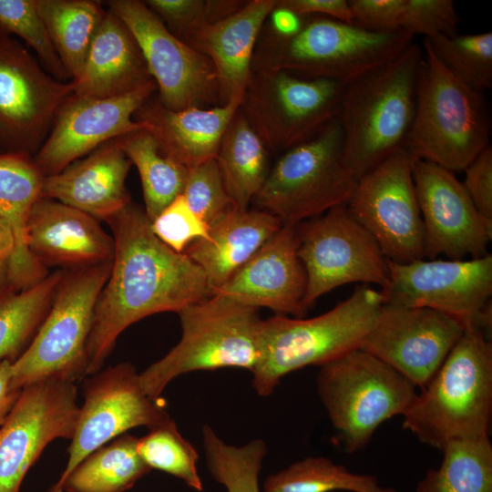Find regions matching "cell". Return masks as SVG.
I'll return each instance as SVG.
<instances>
[{
    "label": "cell",
    "instance_id": "18",
    "mask_svg": "<svg viewBox=\"0 0 492 492\" xmlns=\"http://www.w3.org/2000/svg\"><path fill=\"white\" fill-rule=\"evenodd\" d=\"M80 406L76 382L25 386L0 426V492H19L24 477L55 439H71Z\"/></svg>",
    "mask_w": 492,
    "mask_h": 492
},
{
    "label": "cell",
    "instance_id": "3",
    "mask_svg": "<svg viewBox=\"0 0 492 492\" xmlns=\"http://www.w3.org/2000/svg\"><path fill=\"white\" fill-rule=\"evenodd\" d=\"M404 414L403 427L442 450L449 442L489 437L492 342L467 327L429 383Z\"/></svg>",
    "mask_w": 492,
    "mask_h": 492
},
{
    "label": "cell",
    "instance_id": "34",
    "mask_svg": "<svg viewBox=\"0 0 492 492\" xmlns=\"http://www.w3.org/2000/svg\"><path fill=\"white\" fill-rule=\"evenodd\" d=\"M63 272L57 269L28 289L0 292V362L14 363L29 345L47 314Z\"/></svg>",
    "mask_w": 492,
    "mask_h": 492
},
{
    "label": "cell",
    "instance_id": "6",
    "mask_svg": "<svg viewBox=\"0 0 492 492\" xmlns=\"http://www.w3.org/2000/svg\"><path fill=\"white\" fill-rule=\"evenodd\" d=\"M415 112L405 149L452 172L489 145L491 120L483 92L454 77L423 42Z\"/></svg>",
    "mask_w": 492,
    "mask_h": 492
},
{
    "label": "cell",
    "instance_id": "49",
    "mask_svg": "<svg viewBox=\"0 0 492 492\" xmlns=\"http://www.w3.org/2000/svg\"><path fill=\"white\" fill-rule=\"evenodd\" d=\"M15 250V242L13 232L6 223L0 219V292L6 290Z\"/></svg>",
    "mask_w": 492,
    "mask_h": 492
},
{
    "label": "cell",
    "instance_id": "51",
    "mask_svg": "<svg viewBox=\"0 0 492 492\" xmlns=\"http://www.w3.org/2000/svg\"><path fill=\"white\" fill-rule=\"evenodd\" d=\"M247 1L205 0L206 13L210 25L220 22L238 12Z\"/></svg>",
    "mask_w": 492,
    "mask_h": 492
},
{
    "label": "cell",
    "instance_id": "21",
    "mask_svg": "<svg viewBox=\"0 0 492 492\" xmlns=\"http://www.w3.org/2000/svg\"><path fill=\"white\" fill-rule=\"evenodd\" d=\"M413 180L424 227V256L449 260L487 254L492 220L475 207L455 173L433 162L415 159Z\"/></svg>",
    "mask_w": 492,
    "mask_h": 492
},
{
    "label": "cell",
    "instance_id": "12",
    "mask_svg": "<svg viewBox=\"0 0 492 492\" xmlns=\"http://www.w3.org/2000/svg\"><path fill=\"white\" fill-rule=\"evenodd\" d=\"M297 254L304 267L308 310L333 289L354 282L389 285L387 259L374 238L351 215L346 205L295 226Z\"/></svg>",
    "mask_w": 492,
    "mask_h": 492
},
{
    "label": "cell",
    "instance_id": "11",
    "mask_svg": "<svg viewBox=\"0 0 492 492\" xmlns=\"http://www.w3.org/2000/svg\"><path fill=\"white\" fill-rule=\"evenodd\" d=\"M343 88L287 71H252L240 108L271 154H282L337 117Z\"/></svg>",
    "mask_w": 492,
    "mask_h": 492
},
{
    "label": "cell",
    "instance_id": "38",
    "mask_svg": "<svg viewBox=\"0 0 492 492\" xmlns=\"http://www.w3.org/2000/svg\"><path fill=\"white\" fill-rule=\"evenodd\" d=\"M427 42L446 69L469 87H492V33L439 36Z\"/></svg>",
    "mask_w": 492,
    "mask_h": 492
},
{
    "label": "cell",
    "instance_id": "44",
    "mask_svg": "<svg viewBox=\"0 0 492 492\" xmlns=\"http://www.w3.org/2000/svg\"><path fill=\"white\" fill-rule=\"evenodd\" d=\"M166 27L190 47L210 26L205 0H146Z\"/></svg>",
    "mask_w": 492,
    "mask_h": 492
},
{
    "label": "cell",
    "instance_id": "39",
    "mask_svg": "<svg viewBox=\"0 0 492 492\" xmlns=\"http://www.w3.org/2000/svg\"><path fill=\"white\" fill-rule=\"evenodd\" d=\"M139 456L151 469H158L183 481L198 492L203 484L198 471L199 454L178 430L173 419L152 428L138 438Z\"/></svg>",
    "mask_w": 492,
    "mask_h": 492
},
{
    "label": "cell",
    "instance_id": "9",
    "mask_svg": "<svg viewBox=\"0 0 492 492\" xmlns=\"http://www.w3.org/2000/svg\"><path fill=\"white\" fill-rule=\"evenodd\" d=\"M111 263L63 270L46 316L29 345L12 363L15 389L48 379L77 382L87 375V343Z\"/></svg>",
    "mask_w": 492,
    "mask_h": 492
},
{
    "label": "cell",
    "instance_id": "31",
    "mask_svg": "<svg viewBox=\"0 0 492 492\" xmlns=\"http://www.w3.org/2000/svg\"><path fill=\"white\" fill-rule=\"evenodd\" d=\"M49 37L69 78L81 74L107 10L94 0H36Z\"/></svg>",
    "mask_w": 492,
    "mask_h": 492
},
{
    "label": "cell",
    "instance_id": "5",
    "mask_svg": "<svg viewBox=\"0 0 492 492\" xmlns=\"http://www.w3.org/2000/svg\"><path fill=\"white\" fill-rule=\"evenodd\" d=\"M383 303L381 291L363 284L318 316L275 315L262 320L260 358L251 372L255 392L269 396L286 374L309 365L320 366L360 348Z\"/></svg>",
    "mask_w": 492,
    "mask_h": 492
},
{
    "label": "cell",
    "instance_id": "7",
    "mask_svg": "<svg viewBox=\"0 0 492 492\" xmlns=\"http://www.w3.org/2000/svg\"><path fill=\"white\" fill-rule=\"evenodd\" d=\"M177 313L180 340L139 374L142 389L151 399L161 400L167 385L184 374L226 367L254 370L262 321L258 309L213 294Z\"/></svg>",
    "mask_w": 492,
    "mask_h": 492
},
{
    "label": "cell",
    "instance_id": "22",
    "mask_svg": "<svg viewBox=\"0 0 492 492\" xmlns=\"http://www.w3.org/2000/svg\"><path fill=\"white\" fill-rule=\"evenodd\" d=\"M306 286V272L297 254L295 226L282 225L210 295H224L256 309L269 308L280 316L303 318Z\"/></svg>",
    "mask_w": 492,
    "mask_h": 492
},
{
    "label": "cell",
    "instance_id": "13",
    "mask_svg": "<svg viewBox=\"0 0 492 492\" xmlns=\"http://www.w3.org/2000/svg\"><path fill=\"white\" fill-rule=\"evenodd\" d=\"M384 303L436 310L486 333L492 323V255L470 260H387Z\"/></svg>",
    "mask_w": 492,
    "mask_h": 492
},
{
    "label": "cell",
    "instance_id": "29",
    "mask_svg": "<svg viewBox=\"0 0 492 492\" xmlns=\"http://www.w3.org/2000/svg\"><path fill=\"white\" fill-rule=\"evenodd\" d=\"M44 178L32 157L0 154V219L12 231L15 242L7 291L28 289L49 273L31 255L26 239L29 214L41 198Z\"/></svg>",
    "mask_w": 492,
    "mask_h": 492
},
{
    "label": "cell",
    "instance_id": "4",
    "mask_svg": "<svg viewBox=\"0 0 492 492\" xmlns=\"http://www.w3.org/2000/svg\"><path fill=\"white\" fill-rule=\"evenodd\" d=\"M414 36L399 29L371 32L323 15H305L295 35L283 37L262 27L252 71H287L347 86L390 63Z\"/></svg>",
    "mask_w": 492,
    "mask_h": 492
},
{
    "label": "cell",
    "instance_id": "35",
    "mask_svg": "<svg viewBox=\"0 0 492 492\" xmlns=\"http://www.w3.org/2000/svg\"><path fill=\"white\" fill-rule=\"evenodd\" d=\"M438 468L429 469L415 492H492L489 437L449 442Z\"/></svg>",
    "mask_w": 492,
    "mask_h": 492
},
{
    "label": "cell",
    "instance_id": "26",
    "mask_svg": "<svg viewBox=\"0 0 492 492\" xmlns=\"http://www.w3.org/2000/svg\"><path fill=\"white\" fill-rule=\"evenodd\" d=\"M275 5L276 0L247 1L232 15L210 25L193 43L191 47L214 66L221 105L241 102L260 34Z\"/></svg>",
    "mask_w": 492,
    "mask_h": 492
},
{
    "label": "cell",
    "instance_id": "20",
    "mask_svg": "<svg viewBox=\"0 0 492 492\" xmlns=\"http://www.w3.org/2000/svg\"><path fill=\"white\" fill-rule=\"evenodd\" d=\"M157 91L154 80L126 94L97 98L69 95L60 106L50 132L33 157L44 177L56 174L103 144L146 128L134 118Z\"/></svg>",
    "mask_w": 492,
    "mask_h": 492
},
{
    "label": "cell",
    "instance_id": "8",
    "mask_svg": "<svg viewBox=\"0 0 492 492\" xmlns=\"http://www.w3.org/2000/svg\"><path fill=\"white\" fill-rule=\"evenodd\" d=\"M357 178L343 159V133L335 118L282 152L251 204L282 225L297 224L346 205Z\"/></svg>",
    "mask_w": 492,
    "mask_h": 492
},
{
    "label": "cell",
    "instance_id": "1",
    "mask_svg": "<svg viewBox=\"0 0 492 492\" xmlns=\"http://www.w3.org/2000/svg\"><path fill=\"white\" fill-rule=\"evenodd\" d=\"M107 222L115 251L87 343V375L100 370L118 337L134 323L178 313L210 296L202 269L157 238L139 205L130 202Z\"/></svg>",
    "mask_w": 492,
    "mask_h": 492
},
{
    "label": "cell",
    "instance_id": "47",
    "mask_svg": "<svg viewBox=\"0 0 492 492\" xmlns=\"http://www.w3.org/2000/svg\"><path fill=\"white\" fill-rule=\"evenodd\" d=\"M276 5L299 15H323L352 24L348 0H276Z\"/></svg>",
    "mask_w": 492,
    "mask_h": 492
},
{
    "label": "cell",
    "instance_id": "40",
    "mask_svg": "<svg viewBox=\"0 0 492 492\" xmlns=\"http://www.w3.org/2000/svg\"><path fill=\"white\" fill-rule=\"evenodd\" d=\"M15 35L36 53L40 65L54 78L69 76L53 46L36 0H0V36Z\"/></svg>",
    "mask_w": 492,
    "mask_h": 492
},
{
    "label": "cell",
    "instance_id": "36",
    "mask_svg": "<svg viewBox=\"0 0 492 492\" xmlns=\"http://www.w3.org/2000/svg\"><path fill=\"white\" fill-rule=\"evenodd\" d=\"M397 492L376 477L356 474L324 456H307L269 475L262 492Z\"/></svg>",
    "mask_w": 492,
    "mask_h": 492
},
{
    "label": "cell",
    "instance_id": "17",
    "mask_svg": "<svg viewBox=\"0 0 492 492\" xmlns=\"http://www.w3.org/2000/svg\"><path fill=\"white\" fill-rule=\"evenodd\" d=\"M73 92L18 41L0 36V154L34 157Z\"/></svg>",
    "mask_w": 492,
    "mask_h": 492
},
{
    "label": "cell",
    "instance_id": "23",
    "mask_svg": "<svg viewBox=\"0 0 492 492\" xmlns=\"http://www.w3.org/2000/svg\"><path fill=\"white\" fill-rule=\"evenodd\" d=\"M26 239L31 255L46 270L111 262L114 257V239L98 220L49 198L41 197L33 205Z\"/></svg>",
    "mask_w": 492,
    "mask_h": 492
},
{
    "label": "cell",
    "instance_id": "14",
    "mask_svg": "<svg viewBox=\"0 0 492 492\" xmlns=\"http://www.w3.org/2000/svg\"><path fill=\"white\" fill-rule=\"evenodd\" d=\"M107 5L135 37L163 107L181 110L221 105L210 59L175 36L144 1L111 0Z\"/></svg>",
    "mask_w": 492,
    "mask_h": 492
},
{
    "label": "cell",
    "instance_id": "19",
    "mask_svg": "<svg viewBox=\"0 0 492 492\" xmlns=\"http://www.w3.org/2000/svg\"><path fill=\"white\" fill-rule=\"evenodd\" d=\"M465 329L456 319L436 310L383 303L360 349L423 389Z\"/></svg>",
    "mask_w": 492,
    "mask_h": 492
},
{
    "label": "cell",
    "instance_id": "50",
    "mask_svg": "<svg viewBox=\"0 0 492 492\" xmlns=\"http://www.w3.org/2000/svg\"><path fill=\"white\" fill-rule=\"evenodd\" d=\"M12 362L4 360L0 362V426L15 403L20 391L12 385L11 381Z\"/></svg>",
    "mask_w": 492,
    "mask_h": 492
},
{
    "label": "cell",
    "instance_id": "43",
    "mask_svg": "<svg viewBox=\"0 0 492 492\" xmlns=\"http://www.w3.org/2000/svg\"><path fill=\"white\" fill-rule=\"evenodd\" d=\"M150 227L159 240L179 253L193 241L206 238L210 229L190 208L182 194L150 221Z\"/></svg>",
    "mask_w": 492,
    "mask_h": 492
},
{
    "label": "cell",
    "instance_id": "37",
    "mask_svg": "<svg viewBox=\"0 0 492 492\" xmlns=\"http://www.w3.org/2000/svg\"><path fill=\"white\" fill-rule=\"evenodd\" d=\"M207 468L227 492H261L259 476L268 449L256 438L237 446L222 440L210 425L201 429Z\"/></svg>",
    "mask_w": 492,
    "mask_h": 492
},
{
    "label": "cell",
    "instance_id": "33",
    "mask_svg": "<svg viewBox=\"0 0 492 492\" xmlns=\"http://www.w3.org/2000/svg\"><path fill=\"white\" fill-rule=\"evenodd\" d=\"M138 171L145 202L152 221L176 197L182 194L187 168L166 156L155 137L142 128L117 138Z\"/></svg>",
    "mask_w": 492,
    "mask_h": 492
},
{
    "label": "cell",
    "instance_id": "42",
    "mask_svg": "<svg viewBox=\"0 0 492 492\" xmlns=\"http://www.w3.org/2000/svg\"><path fill=\"white\" fill-rule=\"evenodd\" d=\"M459 16L452 0H404L399 28L426 39L457 34Z\"/></svg>",
    "mask_w": 492,
    "mask_h": 492
},
{
    "label": "cell",
    "instance_id": "10",
    "mask_svg": "<svg viewBox=\"0 0 492 492\" xmlns=\"http://www.w3.org/2000/svg\"><path fill=\"white\" fill-rule=\"evenodd\" d=\"M317 393L347 453L364 449L384 421L407 411L415 386L357 348L319 366Z\"/></svg>",
    "mask_w": 492,
    "mask_h": 492
},
{
    "label": "cell",
    "instance_id": "28",
    "mask_svg": "<svg viewBox=\"0 0 492 492\" xmlns=\"http://www.w3.org/2000/svg\"><path fill=\"white\" fill-rule=\"evenodd\" d=\"M273 215L232 209L210 225L208 236L184 251L204 272L210 295L225 284L282 227Z\"/></svg>",
    "mask_w": 492,
    "mask_h": 492
},
{
    "label": "cell",
    "instance_id": "16",
    "mask_svg": "<svg viewBox=\"0 0 492 492\" xmlns=\"http://www.w3.org/2000/svg\"><path fill=\"white\" fill-rule=\"evenodd\" d=\"M84 384V403L68 447V459L57 481L46 492H60L64 480L89 454L129 429L149 430L171 417L161 400L142 389L139 374L130 363L98 371Z\"/></svg>",
    "mask_w": 492,
    "mask_h": 492
},
{
    "label": "cell",
    "instance_id": "45",
    "mask_svg": "<svg viewBox=\"0 0 492 492\" xmlns=\"http://www.w3.org/2000/svg\"><path fill=\"white\" fill-rule=\"evenodd\" d=\"M404 0H348L352 24L371 32L399 30Z\"/></svg>",
    "mask_w": 492,
    "mask_h": 492
},
{
    "label": "cell",
    "instance_id": "41",
    "mask_svg": "<svg viewBox=\"0 0 492 492\" xmlns=\"http://www.w3.org/2000/svg\"><path fill=\"white\" fill-rule=\"evenodd\" d=\"M182 195L190 208L209 227L225 213L236 209L226 190L215 159L187 169Z\"/></svg>",
    "mask_w": 492,
    "mask_h": 492
},
{
    "label": "cell",
    "instance_id": "24",
    "mask_svg": "<svg viewBox=\"0 0 492 492\" xmlns=\"http://www.w3.org/2000/svg\"><path fill=\"white\" fill-rule=\"evenodd\" d=\"M131 164L118 139H113L62 171L45 177L41 197L108 221L131 202L126 187Z\"/></svg>",
    "mask_w": 492,
    "mask_h": 492
},
{
    "label": "cell",
    "instance_id": "15",
    "mask_svg": "<svg viewBox=\"0 0 492 492\" xmlns=\"http://www.w3.org/2000/svg\"><path fill=\"white\" fill-rule=\"evenodd\" d=\"M415 157L403 148L361 177L346 207L391 261L425 259L424 227L413 180Z\"/></svg>",
    "mask_w": 492,
    "mask_h": 492
},
{
    "label": "cell",
    "instance_id": "27",
    "mask_svg": "<svg viewBox=\"0 0 492 492\" xmlns=\"http://www.w3.org/2000/svg\"><path fill=\"white\" fill-rule=\"evenodd\" d=\"M141 50L127 26L108 9L87 55L73 94L111 97L152 81Z\"/></svg>",
    "mask_w": 492,
    "mask_h": 492
},
{
    "label": "cell",
    "instance_id": "32",
    "mask_svg": "<svg viewBox=\"0 0 492 492\" xmlns=\"http://www.w3.org/2000/svg\"><path fill=\"white\" fill-rule=\"evenodd\" d=\"M138 438L123 434L83 459L60 492H125L152 469L138 452Z\"/></svg>",
    "mask_w": 492,
    "mask_h": 492
},
{
    "label": "cell",
    "instance_id": "30",
    "mask_svg": "<svg viewBox=\"0 0 492 492\" xmlns=\"http://www.w3.org/2000/svg\"><path fill=\"white\" fill-rule=\"evenodd\" d=\"M215 159L235 208L249 210L271 170V152L240 108L221 138Z\"/></svg>",
    "mask_w": 492,
    "mask_h": 492
},
{
    "label": "cell",
    "instance_id": "46",
    "mask_svg": "<svg viewBox=\"0 0 492 492\" xmlns=\"http://www.w3.org/2000/svg\"><path fill=\"white\" fill-rule=\"evenodd\" d=\"M461 181L477 210L492 220V147L487 145L465 169Z\"/></svg>",
    "mask_w": 492,
    "mask_h": 492
},
{
    "label": "cell",
    "instance_id": "2",
    "mask_svg": "<svg viewBox=\"0 0 492 492\" xmlns=\"http://www.w3.org/2000/svg\"><path fill=\"white\" fill-rule=\"evenodd\" d=\"M423 58V48L414 42L390 63L344 87L336 118L344 162L357 179L405 147Z\"/></svg>",
    "mask_w": 492,
    "mask_h": 492
},
{
    "label": "cell",
    "instance_id": "48",
    "mask_svg": "<svg viewBox=\"0 0 492 492\" xmlns=\"http://www.w3.org/2000/svg\"><path fill=\"white\" fill-rule=\"evenodd\" d=\"M304 19L305 15H299L289 9L275 5L263 27L276 36L287 37L300 31Z\"/></svg>",
    "mask_w": 492,
    "mask_h": 492
},
{
    "label": "cell",
    "instance_id": "25",
    "mask_svg": "<svg viewBox=\"0 0 492 492\" xmlns=\"http://www.w3.org/2000/svg\"><path fill=\"white\" fill-rule=\"evenodd\" d=\"M241 106L237 100L211 108L170 110L150 97L134 118L144 123L160 150L187 169L215 159L221 138Z\"/></svg>",
    "mask_w": 492,
    "mask_h": 492
}]
</instances>
